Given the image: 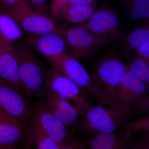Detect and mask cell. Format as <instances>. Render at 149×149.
<instances>
[{"mask_svg":"<svg viewBox=\"0 0 149 149\" xmlns=\"http://www.w3.org/2000/svg\"><path fill=\"white\" fill-rule=\"evenodd\" d=\"M19 73L27 97L42 98L45 90V70L27 44H13Z\"/></svg>","mask_w":149,"mask_h":149,"instance_id":"6da1fadb","label":"cell"},{"mask_svg":"<svg viewBox=\"0 0 149 149\" xmlns=\"http://www.w3.org/2000/svg\"><path fill=\"white\" fill-rule=\"evenodd\" d=\"M132 114L114 109L104 108V105L91 106L82 115L78 122L79 129L87 136L113 133L128 121Z\"/></svg>","mask_w":149,"mask_h":149,"instance_id":"7a4b0ae2","label":"cell"},{"mask_svg":"<svg viewBox=\"0 0 149 149\" xmlns=\"http://www.w3.org/2000/svg\"><path fill=\"white\" fill-rule=\"evenodd\" d=\"M56 71L72 80L83 91L109 108L128 112L118 106L106 95L93 76L90 75L77 59L67 54L62 59Z\"/></svg>","mask_w":149,"mask_h":149,"instance_id":"3957f363","label":"cell"},{"mask_svg":"<svg viewBox=\"0 0 149 149\" xmlns=\"http://www.w3.org/2000/svg\"><path fill=\"white\" fill-rule=\"evenodd\" d=\"M148 88L130 71L125 64V74L116 91L118 103L133 114L148 110Z\"/></svg>","mask_w":149,"mask_h":149,"instance_id":"277c9868","label":"cell"},{"mask_svg":"<svg viewBox=\"0 0 149 149\" xmlns=\"http://www.w3.org/2000/svg\"><path fill=\"white\" fill-rule=\"evenodd\" d=\"M33 105L27 96L0 78V113L19 124L29 123Z\"/></svg>","mask_w":149,"mask_h":149,"instance_id":"5b68a950","label":"cell"},{"mask_svg":"<svg viewBox=\"0 0 149 149\" xmlns=\"http://www.w3.org/2000/svg\"><path fill=\"white\" fill-rule=\"evenodd\" d=\"M45 89L72 102L80 116L92 106L84 92L75 83L55 70L46 69Z\"/></svg>","mask_w":149,"mask_h":149,"instance_id":"8992f818","label":"cell"},{"mask_svg":"<svg viewBox=\"0 0 149 149\" xmlns=\"http://www.w3.org/2000/svg\"><path fill=\"white\" fill-rule=\"evenodd\" d=\"M16 22L22 29L30 35H40L57 32L59 29L49 15L39 13L32 9L25 0L5 12Z\"/></svg>","mask_w":149,"mask_h":149,"instance_id":"52a82bcc","label":"cell"},{"mask_svg":"<svg viewBox=\"0 0 149 149\" xmlns=\"http://www.w3.org/2000/svg\"><path fill=\"white\" fill-rule=\"evenodd\" d=\"M125 70V64L120 59L109 56L99 62L92 76L110 99L119 107L128 111L118 103L116 98V91L123 80Z\"/></svg>","mask_w":149,"mask_h":149,"instance_id":"ba28073f","label":"cell"},{"mask_svg":"<svg viewBox=\"0 0 149 149\" xmlns=\"http://www.w3.org/2000/svg\"><path fill=\"white\" fill-rule=\"evenodd\" d=\"M100 46L107 43H116L121 40L122 31L118 17L108 9L95 10L85 25Z\"/></svg>","mask_w":149,"mask_h":149,"instance_id":"9c48e42d","label":"cell"},{"mask_svg":"<svg viewBox=\"0 0 149 149\" xmlns=\"http://www.w3.org/2000/svg\"><path fill=\"white\" fill-rule=\"evenodd\" d=\"M29 125L58 142H70V132L51 112L43 99L33 105Z\"/></svg>","mask_w":149,"mask_h":149,"instance_id":"30bf717a","label":"cell"},{"mask_svg":"<svg viewBox=\"0 0 149 149\" xmlns=\"http://www.w3.org/2000/svg\"><path fill=\"white\" fill-rule=\"evenodd\" d=\"M27 44L45 58L54 70L67 54L65 40L57 32L30 35L27 39Z\"/></svg>","mask_w":149,"mask_h":149,"instance_id":"8fae6325","label":"cell"},{"mask_svg":"<svg viewBox=\"0 0 149 149\" xmlns=\"http://www.w3.org/2000/svg\"><path fill=\"white\" fill-rule=\"evenodd\" d=\"M61 34L72 52V56L77 59L88 58L100 46L91 32L83 26L61 29Z\"/></svg>","mask_w":149,"mask_h":149,"instance_id":"7c38bea8","label":"cell"},{"mask_svg":"<svg viewBox=\"0 0 149 149\" xmlns=\"http://www.w3.org/2000/svg\"><path fill=\"white\" fill-rule=\"evenodd\" d=\"M44 100L48 107L65 126L76 125L79 122V114L73 105L54 93L45 89Z\"/></svg>","mask_w":149,"mask_h":149,"instance_id":"4fadbf2b","label":"cell"},{"mask_svg":"<svg viewBox=\"0 0 149 149\" xmlns=\"http://www.w3.org/2000/svg\"><path fill=\"white\" fill-rule=\"evenodd\" d=\"M27 148L35 146L37 149H84L86 145L78 141L58 142L30 125L27 127Z\"/></svg>","mask_w":149,"mask_h":149,"instance_id":"5bb4252c","label":"cell"},{"mask_svg":"<svg viewBox=\"0 0 149 149\" xmlns=\"http://www.w3.org/2000/svg\"><path fill=\"white\" fill-rule=\"evenodd\" d=\"M0 78L27 96L19 78L18 61L13 44L0 54Z\"/></svg>","mask_w":149,"mask_h":149,"instance_id":"9a60e30c","label":"cell"},{"mask_svg":"<svg viewBox=\"0 0 149 149\" xmlns=\"http://www.w3.org/2000/svg\"><path fill=\"white\" fill-rule=\"evenodd\" d=\"M130 136L123 134L104 133L94 136L89 143L92 149H122L133 146Z\"/></svg>","mask_w":149,"mask_h":149,"instance_id":"2e32d148","label":"cell"},{"mask_svg":"<svg viewBox=\"0 0 149 149\" xmlns=\"http://www.w3.org/2000/svg\"><path fill=\"white\" fill-rule=\"evenodd\" d=\"M25 125L0 121V148L13 149L27 135Z\"/></svg>","mask_w":149,"mask_h":149,"instance_id":"e0dca14e","label":"cell"},{"mask_svg":"<svg viewBox=\"0 0 149 149\" xmlns=\"http://www.w3.org/2000/svg\"><path fill=\"white\" fill-rule=\"evenodd\" d=\"M95 4L91 6L68 5L62 11L61 15L68 22L81 24L88 20L95 11Z\"/></svg>","mask_w":149,"mask_h":149,"instance_id":"ac0fdd59","label":"cell"},{"mask_svg":"<svg viewBox=\"0 0 149 149\" xmlns=\"http://www.w3.org/2000/svg\"><path fill=\"white\" fill-rule=\"evenodd\" d=\"M0 33L13 44L22 39L24 33L16 22L7 14L0 11Z\"/></svg>","mask_w":149,"mask_h":149,"instance_id":"d6986e66","label":"cell"},{"mask_svg":"<svg viewBox=\"0 0 149 149\" xmlns=\"http://www.w3.org/2000/svg\"><path fill=\"white\" fill-rule=\"evenodd\" d=\"M149 41V23L130 32L125 39V47L127 52L136 51L141 45Z\"/></svg>","mask_w":149,"mask_h":149,"instance_id":"ffe728a7","label":"cell"},{"mask_svg":"<svg viewBox=\"0 0 149 149\" xmlns=\"http://www.w3.org/2000/svg\"><path fill=\"white\" fill-rule=\"evenodd\" d=\"M128 66L131 72L149 88V65L143 60L136 57L131 60Z\"/></svg>","mask_w":149,"mask_h":149,"instance_id":"44dd1931","label":"cell"},{"mask_svg":"<svg viewBox=\"0 0 149 149\" xmlns=\"http://www.w3.org/2000/svg\"><path fill=\"white\" fill-rule=\"evenodd\" d=\"M128 8L130 17L134 20L149 18V0H130Z\"/></svg>","mask_w":149,"mask_h":149,"instance_id":"7402d4cb","label":"cell"},{"mask_svg":"<svg viewBox=\"0 0 149 149\" xmlns=\"http://www.w3.org/2000/svg\"><path fill=\"white\" fill-rule=\"evenodd\" d=\"M149 116L143 118L138 120L131 121L123 124L124 125V133L128 136H131L133 132L139 130H149Z\"/></svg>","mask_w":149,"mask_h":149,"instance_id":"603a6c76","label":"cell"},{"mask_svg":"<svg viewBox=\"0 0 149 149\" xmlns=\"http://www.w3.org/2000/svg\"><path fill=\"white\" fill-rule=\"evenodd\" d=\"M28 5L39 13L49 15V8L47 0H25Z\"/></svg>","mask_w":149,"mask_h":149,"instance_id":"cb8c5ba5","label":"cell"},{"mask_svg":"<svg viewBox=\"0 0 149 149\" xmlns=\"http://www.w3.org/2000/svg\"><path fill=\"white\" fill-rule=\"evenodd\" d=\"M69 0H53L50 6V10L53 16L57 18L60 16L62 11L67 4Z\"/></svg>","mask_w":149,"mask_h":149,"instance_id":"d4e9b609","label":"cell"},{"mask_svg":"<svg viewBox=\"0 0 149 149\" xmlns=\"http://www.w3.org/2000/svg\"><path fill=\"white\" fill-rule=\"evenodd\" d=\"M136 57L141 59L149 65V41L144 43L136 50Z\"/></svg>","mask_w":149,"mask_h":149,"instance_id":"484cf974","label":"cell"},{"mask_svg":"<svg viewBox=\"0 0 149 149\" xmlns=\"http://www.w3.org/2000/svg\"><path fill=\"white\" fill-rule=\"evenodd\" d=\"M23 0H0V11L5 12L15 6Z\"/></svg>","mask_w":149,"mask_h":149,"instance_id":"4316f807","label":"cell"},{"mask_svg":"<svg viewBox=\"0 0 149 149\" xmlns=\"http://www.w3.org/2000/svg\"><path fill=\"white\" fill-rule=\"evenodd\" d=\"M95 1L96 0H69L66 6L93 5L95 4Z\"/></svg>","mask_w":149,"mask_h":149,"instance_id":"83f0119b","label":"cell"},{"mask_svg":"<svg viewBox=\"0 0 149 149\" xmlns=\"http://www.w3.org/2000/svg\"><path fill=\"white\" fill-rule=\"evenodd\" d=\"M13 45V43L6 40L0 33V54L5 50Z\"/></svg>","mask_w":149,"mask_h":149,"instance_id":"f1b7e54d","label":"cell"},{"mask_svg":"<svg viewBox=\"0 0 149 149\" xmlns=\"http://www.w3.org/2000/svg\"><path fill=\"white\" fill-rule=\"evenodd\" d=\"M0 121H3V122L12 123H17V124H19V123H17L15 121H13V120L7 117L4 115L2 114V113H0Z\"/></svg>","mask_w":149,"mask_h":149,"instance_id":"f546056e","label":"cell"},{"mask_svg":"<svg viewBox=\"0 0 149 149\" xmlns=\"http://www.w3.org/2000/svg\"><path fill=\"white\" fill-rule=\"evenodd\" d=\"M0 149H1V148H0Z\"/></svg>","mask_w":149,"mask_h":149,"instance_id":"4dcf8cb0","label":"cell"}]
</instances>
